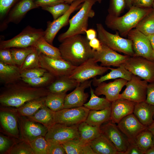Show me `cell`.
Listing matches in <instances>:
<instances>
[{"mask_svg": "<svg viewBox=\"0 0 154 154\" xmlns=\"http://www.w3.org/2000/svg\"><path fill=\"white\" fill-rule=\"evenodd\" d=\"M85 0H76L70 4L68 10L64 15L52 21L47 22L44 37L46 40L52 45L54 40L59 31L68 23L71 15L84 2Z\"/></svg>", "mask_w": 154, "mask_h": 154, "instance_id": "cell-14", "label": "cell"}, {"mask_svg": "<svg viewBox=\"0 0 154 154\" xmlns=\"http://www.w3.org/2000/svg\"><path fill=\"white\" fill-rule=\"evenodd\" d=\"M55 78L49 72H45L42 76L32 79L21 78L26 83L34 87H45L49 86L55 80Z\"/></svg>", "mask_w": 154, "mask_h": 154, "instance_id": "cell-38", "label": "cell"}, {"mask_svg": "<svg viewBox=\"0 0 154 154\" xmlns=\"http://www.w3.org/2000/svg\"><path fill=\"white\" fill-rule=\"evenodd\" d=\"M136 145L144 154L149 149L154 146L153 135L147 128L140 133L132 143Z\"/></svg>", "mask_w": 154, "mask_h": 154, "instance_id": "cell-36", "label": "cell"}, {"mask_svg": "<svg viewBox=\"0 0 154 154\" xmlns=\"http://www.w3.org/2000/svg\"><path fill=\"white\" fill-rule=\"evenodd\" d=\"M37 8L34 0H19L12 7L0 23L1 31L4 30L10 23L18 24L28 12Z\"/></svg>", "mask_w": 154, "mask_h": 154, "instance_id": "cell-16", "label": "cell"}, {"mask_svg": "<svg viewBox=\"0 0 154 154\" xmlns=\"http://www.w3.org/2000/svg\"><path fill=\"white\" fill-rule=\"evenodd\" d=\"M38 8H41L52 6L64 2L63 0H34Z\"/></svg>", "mask_w": 154, "mask_h": 154, "instance_id": "cell-50", "label": "cell"}, {"mask_svg": "<svg viewBox=\"0 0 154 154\" xmlns=\"http://www.w3.org/2000/svg\"><path fill=\"white\" fill-rule=\"evenodd\" d=\"M47 72L41 67L32 68L21 70V78H34L42 76Z\"/></svg>", "mask_w": 154, "mask_h": 154, "instance_id": "cell-46", "label": "cell"}, {"mask_svg": "<svg viewBox=\"0 0 154 154\" xmlns=\"http://www.w3.org/2000/svg\"><path fill=\"white\" fill-rule=\"evenodd\" d=\"M153 118L154 119V116H153Z\"/></svg>", "mask_w": 154, "mask_h": 154, "instance_id": "cell-63", "label": "cell"}, {"mask_svg": "<svg viewBox=\"0 0 154 154\" xmlns=\"http://www.w3.org/2000/svg\"><path fill=\"white\" fill-rule=\"evenodd\" d=\"M64 2L69 4H71L73 2L76 0H63ZM97 2H98L99 3H100L102 2V0H96Z\"/></svg>", "mask_w": 154, "mask_h": 154, "instance_id": "cell-61", "label": "cell"}, {"mask_svg": "<svg viewBox=\"0 0 154 154\" xmlns=\"http://www.w3.org/2000/svg\"><path fill=\"white\" fill-rule=\"evenodd\" d=\"M89 111L84 106L64 108L55 112V123L68 126L78 125L85 121Z\"/></svg>", "mask_w": 154, "mask_h": 154, "instance_id": "cell-13", "label": "cell"}, {"mask_svg": "<svg viewBox=\"0 0 154 154\" xmlns=\"http://www.w3.org/2000/svg\"><path fill=\"white\" fill-rule=\"evenodd\" d=\"M136 103L122 98L112 102L111 106L110 120L118 123L123 117L133 113Z\"/></svg>", "mask_w": 154, "mask_h": 154, "instance_id": "cell-22", "label": "cell"}, {"mask_svg": "<svg viewBox=\"0 0 154 154\" xmlns=\"http://www.w3.org/2000/svg\"><path fill=\"white\" fill-rule=\"evenodd\" d=\"M127 81L119 78L108 83L103 82L96 86L94 93L97 96L104 95L108 100L112 102L119 98L120 92Z\"/></svg>", "mask_w": 154, "mask_h": 154, "instance_id": "cell-21", "label": "cell"}, {"mask_svg": "<svg viewBox=\"0 0 154 154\" xmlns=\"http://www.w3.org/2000/svg\"><path fill=\"white\" fill-rule=\"evenodd\" d=\"M98 37L101 43L111 49L131 56L135 55L132 42L129 39L121 37L119 33H111L100 23L96 24Z\"/></svg>", "mask_w": 154, "mask_h": 154, "instance_id": "cell-5", "label": "cell"}, {"mask_svg": "<svg viewBox=\"0 0 154 154\" xmlns=\"http://www.w3.org/2000/svg\"><path fill=\"white\" fill-rule=\"evenodd\" d=\"M92 82V80L81 82L72 92L66 94L64 100V108L83 106L89 96L88 93L85 92V90L91 86Z\"/></svg>", "mask_w": 154, "mask_h": 154, "instance_id": "cell-20", "label": "cell"}, {"mask_svg": "<svg viewBox=\"0 0 154 154\" xmlns=\"http://www.w3.org/2000/svg\"><path fill=\"white\" fill-rule=\"evenodd\" d=\"M89 145L96 154H120L111 142L102 134Z\"/></svg>", "mask_w": 154, "mask_h": 154, "instance_id": "cell-27", "label": "cell"}, {"mask_svg": "<svg viewBox=\"0 0 154 154\" xmlns=\"http://www.w3.org/2000/svg\"><path fill=\"white\" fill-rule=\"evenodd\" d=\"M126 6L129 9L132 6L133 0H125Z\"/></svg>", "mask_w": 154, "mask_h": 154, "instance_id": "cell-59", "label": "cell"}, {"mask_svg": "<svg viewBox=\"0 0 154 154\" xmlns=\"http://www.w3.org/2000/svg\"><path fill=\"white\" fill-rule=\"evenodd\" d=\"M102 134L113 144L120 154H124L129 143L116 123L111 120L100 126Z\"/></svg>", "mask_w": 154, "mask_h": 154, "instance_id": "cell-18", "label": "cell"}, {"mask_svg": "<svg viewBox=\"0 0 154 154\" xmlns=\"http://www.w3.org/2000/svg\"><path fill=\"white\" fill-rule=\"evenodd\" d=\"M147 37L154 51V34L150 35Z\"/></svg>", "mask_w": 154, "mask_h": 154, "instance_id": "cell-58", "label": "cell"}, {"mask_svg": "<svg viewBox=\"0 0 154 154\" xmlns=\"http://www.w3.org/2000/svg\"><path fill=\"white\" fill-rule=\"evenodd\" d=\"M126 6L125 0H110L108 14L119 16Z\"/></svg>", "mask_w": 154, "mask_h": 154, "instance_id": "cell-45", "label": "cell"}, {"mask_svg": "<svg viewBox=\"0 0 154 154\" xmlns=\"http://www.w3.org/2000/svg\"><path fill=\"white\" fill-rule=\"evenodd\" d=\"M47 141L49 145L48 154H66L62 144L51 141Z\"/></svg>", "mask_w": 154, "mask_h": 154, "instance_id": "cell-49", "label": "cell"}, {"mask_svg": "<svg viewBox=\"0 0 154 154\" xmlns=\"http://www.w3.org/2000/svg\"><path fill=\"white\" fill-rule=\"evenodd\" d=\"M111 107L99 110H90L85 121L93 126H100L110 120Z\"/></svg>", "mask_w": 154, "mask_h": 154, "instance_id": "cell-31", "label": "cell"}, {"mask_svg": "<svg viewBox=\"0 0 154 154\" xmlns=\"http://www.w3.org/2000/svg\"><path fill=\"white\" fill-rule=\"evenodd\" d=\"M130 56L119 54L102 44V47L100 50H94L93 57L96 62H100L102 66L118 67L123 65Z\"/></svg>", "mask_w": 154, "mask_h": 154, "instance_id": "cell-17", "label": "cell"}, {"mask_svg": "<svg viewBox=\"0 0 154 154\" xmlns=\"http://www.w3.org/2000/svg\"><path fill=\"white\" fill-rule=\"evenodd\" d=\"M18 116L22 140L29 143L40 136L45 137L48 130L47 127L27 117Z\"/></svg>", "mask_w": 154, "mask_h": 154, "instance_id": "cell-12", "label": "cell"}, {"mask_svg": "<svg viewBox=\"0 0 154 154\" xmlns=\"http://www.w3.org/2000/svg\"><path fill=\"white\" fill-rule=\"evenodd\" d=\"M144 154H154V146L147 150Z\"/></svg>", "mask_w": 154, "mask_h": 154, "instance_id": "cell-60", "label": "cell"}, {"mask_svg": "<svg viewBox=\"0 0 154 154\" xmlns=\"http://www.w3.org/2000/svg\"><path fill=\"white\" fill-rule=\"evenodd\" d=\"M46 97H42L29 101L14 110L19 116H31L45 105Z\"/></svg>", "mask_w": 154, "mask_h": 154, "instance_id": "cell-32", "label": "cell"}, {"mask_svg": "<svg viewBox=\"0 0 154 154\" xmlns=\"http://www.w3.org/2000/svg\"><path fill=\"white\" fill-rule=\"evenodd\" d=\"M0 61L7 64L16 65L13 58L10 48L0 49Z\"/></svg>", "mask_w": 154, "mask_h": 154, "instance_id": "cell-48", "label": "cell"}, {"mask_svg": "<svg viewBox=\"0 0 154 154\" xmlns=\"http://www.w3.org/2000/svg\"><path fill=\"white\" fill-rule=\"evenodd\" d=\"M7 153L10 154H34L29 143L22 140L11 147Z\"/></svg>", "mask_w": 154, "mask_h": 154, "instance_id": "cell-44", "label": "cell"}, {"mask_svg": "<svg viewBox=\"0 0 154 154\" xmlns=\"http://www.w3.org/2000/svg\"><path fill=\"white\" fill-rule=\"evenodd\" d=\"M78 125L68 126L55 123L48 129L45 138L47 141L61 144L78 139L79 137Z\"/></svg>", "mask_w": 154, "mask_h": 154, "instance_id": "cell-11", "label": "cell"}, {"mask_svg": "<svg viewBox=\"0 0 154 154\" xmlns=\"http://www.w3.org/2000/svg\"><path fill=\"white\" fill-rule=\"evenodd\" d=\"M148 82L133 74L126 84L125 89L120 94L119 98L125 99L136 103L145 102Z\"/></svg>", "mask_w": 154, "mask_h": 154, "instance_id": "cell-9", "label": "cell"}, {"mask_svg": "<svg viewBox=\"0 0 154 154\" xmlns=\"http://www.w3.org/2000/svg\"><path fill=\"white\" fill-rule=\"evenodd\" d=\"M111 71L108 73L102 76L99 78H94L92 80L93 85L97 86L100 83L105 81L111 79H116L121 78L129 80L131 78L132 74L127 70L123 65L116 68L109 67Z\"/></svg>", "mask_w": 154, "mask_h": 154, "instance_id": "cell-29", "label": "cell"}, {"mask_svg": "<svg viewBox=\"0 0 154 154\" xmlns=\"http://www.w3.org/2000/svg\"><path fill=\"white\" fill-rule=\"evenodd\" d=\"M3 109L0 112V121L2 127L10 135L19 137L18 116L14 110Z\"/></svg>", "mask_w": 154, "mask_h": 154, "instance_id": "cell-23", "label": "cell"}, {"mask_svg": "<svg viewBox=\"0 0 154 154\" xmlns=\"http://www.w3.org/2000/svg\"><path fill=\"white\" fill-rule=\"evenodd\" d=\"M127 36L132 42L135 55L154 61V51L147 36L135 28L129 32Z\"/></svg>", "mask_w": 154, "mask_h": 154, "instance_id": "cell-15", "label": "cell"}, {"mask_svg": "<svg viewBox=\"0 0 154 154\" xmlns=\"http://www.w3.org/2000/svg\"><path fill=\"white\" fill-rule=\"evenodd\" d=\"M152 7H153V12L154 13V1L153 3Z\"/></svg>", "mask_w": 154, "mask_h": 154, "instance_id": "cell-62", "label": "cell"}, {"mask_svg": "<svg viewBox=\"0 0 154 154\" xmlns=\"http://www.w3.org/2000/svg\"><path fill=\"white\" fill-rule=\"evenodd\" d=\"M145 102L154 106V81L148 84Z\"/></svg>", "mask_w": 154, "mask_h": 154, "instance_id": "cell-51", "label": "cell"}, {"mask_svg": "<svg viewBox=\"0 0 154 154\" xmlns=\"http://www.w3.org/2000/svg\"><path fill=\"white\" fill-rule=\"evenodd\" d=\"M154 0H133L132 6L143 8H149L152 6Z\"/></svg>", "mask_w": 154, "mask_h": 154, "instance_id": "cell-53", "label": "cell"}, {"mask_svg": "<svg viewBox=\"0 0 154 154\" xmlns=\"http://www.w3.org/2000/svg\"><path fill=\"white\" fill-rule=\"evenodd\" d=\"M135 28L147 36L154 34V13L153 11L141 20Z\"/></svg>", "mask_w": 154, "mask_h": 154, "instance_id": "cell-39", "label": "cell"}, {"mask_svg": "<svg viewBox=\"0 0 154 154\" xmlns=\"http://www.w3.org/2000/svg\"><path fill=\"white\" fill-rule=\"evenodd\" d=\"M123 65L133 74L148 83L154 81V61L134 55L130 56Z\"/></svg>", "mask_w": 154, "mask_h": 154, "instance_id": "cell-7", "label": "cell"}, {"mask_svg": "<svg viewBox=\"0 0 154 154\" xmlns=\"http://www.w3.org/2000/svg\"><path fill=\"white\" fill-rule=\"evenodd\" d=\"M62 144L66 154H96L89 145H82L77 139Z\"/></svg>", "mask_w": 154, "mask_h": 154, "instance_id": "cell-34", "label": "cell"}, {"mask_svg": "<svg viewBox=\"0 0 154 154\" xmlns=\"http://www.w3.org/2000/svg\"><path fill=\"white\" fill-rule=\"evenodd\" d=\"M32 46L46 56L54 58L62 59L59 49L48 42L44 36L40 38Z\"/></svg>", "mask_w": 154, "mask_h": 154, "instance_id": "cell-33", "label": "cell"}, {"mask_svg": "<svg viewBox=\"0 0 154 154\" xmlns=\"http://www.w3.org/2000/svg\"><path fill=\"white\" fill-rule=\"evenodd\" d=\"M89 44L92 49L94 50H98L102 47V44L100 40L96 38L89 41Z\"/></svg>", "mask_w": 154, "mask_h": 154, "instance_id": "cell-55", "label": "cell"}, {"mask_svg": "<svg viewBox=\"0 0 154 154\" xmlns=\"http://www.w3.org/2000/svg\"><path fill=\"white\" fill-rule=\"evenodd\" d=\"M21 71L17 65L7 64L0 61V79L5 85L20 80Z\"/></svg>", "mask_w": 154, "mask_h": 154, "instance_id": "cell-26", "label": "cell"}, {"mask_svg": "<svg viewBox=\"0 0 154 154\" xmlns=\"http://www.w3.org/2000/svg\"><path fill=\"white\" fill-rule=\"evenodd\" d=\"M96 2V0H85L78 11L69 19L68 30L58 36L59 41L61 42L69 37L86 33L89 19L93 18L95 15L92 7Z\"/></svg>", "mask_w": 154, "mask_h": 154, "instance_id": "cell-4", "label": "cell"}, {"mask_svg": "<svg viewBox=\"0 0 154 154\" xmlns=\"http://www.w3.org/2000/svg\"><path fill=\"white\" fill-rule=\"evenodd\" d=\"M66 93H56L49 92L46 96L45 105L56 112L64 108Z\"/></svg>", "mask_w": 154, "mask_h": 154, "instance_id": "cell-37", "label": "cell"}, {"mask_svg": "<svg viewBox=\"0 0 154 154\" xmlns=\"http://www.w3.org/2000/svg\"><path fill=\"white\" fill-rule=\"evenodd\" d=\"M39 62L41 67L56 78L68 76L76 66L63 59L50 57L42 53Z\"/></svg>", "mask_w": 154, "mask_h": 154, "instance_id": "cell-10", "label": "cell"}, {"mask_svg": "<svg viewBox=\"0 0 154 154\" xmlns=\"http://www.w3.org/2000/svg\"><path fill=\"white\" fill-rule=\"evenodd\" d=\"M29 143L34 154H48L49 144L44 137H38Z\"/></svg>", "mask_w": 154, "mask_h": 154, "instance_id": "cell-42", "label": "cell"}, {"mask_svg": "<svg viewBox=\"0 0 154 154\" xmlns=\"http://www.w3.org/2000/svg\"><path fill=\"white\" fill-rule=\"evenodd\" d=\"M70 7V4L64 2L41 8L50 13L52 16L53 20H55L64 14Z\"/></svg>", "mask_w": 154, "mask_h": 154, "instance_id": "cell-43", "label": "cell"}, {"mask_svg": "<svg viewBox=\"0 0 154 154\" xmlns=\"http://www.w3.org/2000/svg\"><path fill=\"white\" fill-rule=\"evenodd\" d=\"M55 113L44 105L33 115L27 117L42 124L48 129L55 123Z\"/></svg>", "mask_w": 154, "mask_h": 154, "instance_id": "cell-30", "label": "cell"}, {"mask_svg": "<svg viewBox=\"0 0 154 154\" xmlns=\"http://www.w3.org/2000/svg\"><path fill=\"white\" fill-rule=\"evenodd\" d=\"M90 98L83 106L89 110H99L111 107L112 102L106 98H100L96 95L94 90L90 86Z\"/></svg>", "mask_w": 154, "mask_h": 154, "instance_id": "cell-35", "label": "cell"}, {"mask_svg": "<svg viewBox=\"0 0 154 154\" xmlns=\"http://www.w3.org/2000/svg\"><path fill=\"white\" fill-rule=\"evenodd\" d=\"M59 49L62 58L78 66L93 57L94 50L90 46L86 37L77 35L63 40Z\"/></svg>", "mask_w": 154, "mask_h": 154, "instance_id": "cell-2", "label": "cell"}, {"mask_svg": "<svg viewBox=\"0 0 154 154\" xmlns=\"http://www.w3.org/2000/svg\"><path fill=\"white\" fill-rule=\"evenodd\" d=\"M153 11L149 8H143L132 6L125 14L116 16L108 14L105 23L107 27L117 31L121 36H126L129 32L135 28L139 22Z\"/></svg>", "mask_w": 154, "mask_h": 154, "instance_id": "cell-3", "label": "cell"}, {"mask_svg": "<svg viewBox=\"0 0 154 154\" xmlns=\"http://www.w3.org/2000/svg\"><path fill=\"white\" fill-rule=\"evenodd\" d=\"M44 35V31L42 29H37L28 25L11 38L1 40L0 49L32 46Z\"/></svg>", "mask_w": 154, "mask_h": 154, "instance_id": "cell-6", "label": "cell"}, {"mask_svg": "<svg viewBox=\"0 0 154 154\" xmlns=\"http://www.w3.org/2000/svg\"><path fill=\"white\" fill-rule=\"evenodd\" d=\"M41 53L34 47L33 51L27 56L20 67L21 70L32 68L40 67L39 59Z\"/></svg>", "mask_w": 154, "mask_h": 154, "instance_id": "cell-41", "label": "cell"}, {"mask_svg": "<svg viewBox=\"0 0 154 154\" xmlns=\"http://www.w3.org/2000/svg\"><path fill=\"white\" fill-rule=\"evenodd\" d=\"M133 113L143 125L147 127L154 120V106L145 101L136 103Z\"/></svg>", "mask_w": 154, "mask_h": 154, "instance_id": "cell-24", "label": "cell"}, {"mask_svg": "<svg viewBox=\"0 0 154 154\" xmlns=\"http://www.w3.org/2000/svg\"><path fill=\"white\" fill-rule=\"evenodd\" d=\"M57 78L47 88L50 92L66 93L67 92L75 88L80 83L76 80L69 78L66 76Z\"/></svg>", "mask_w": 154, "mask_h": 154, "instance_id": "cell-28", "label": "cell"}, {"mask_svg": "<svg viewBox=\"0 0 154 154\" xmlns=\"http://www.w3.org/2000/svg\"><path fill=\"white\" fill-rule=\"evenodd\" d=\"M86 38L89 41L96 38V32L93 29H87L86 32Z\"/></svg>", "mask_w": 154, "mask_h": 154, "instance_id": "cell-56", "label": "cell"}, {"mask_svg": "<svg viewBox=\"0 0 154 154\" xmlns=\"http://www.w3.org/2000/svg\"><path fill=\"white\" fill-rule=\"evenodd\" d=\"M33 46L10 48L13 58L16 65L20 68L27 57L33 51Z\"/></svg>", "mask_w": 154, "mask_h": 154, "instance_id": "cell-40", "label": "cell"}, {"mask_svg": "<svg viewBox=\"0 0 154 154\" xmlns=\"http://www.w3.org/2000/svg\"><path fill=\"white\" fill-rule=\"evenodd\" d=\"M11 142L8 137L1 134L0 136V152L1 153L7 151L10 148Z\"/></svg>", "mask_w": 154, "mask_h": 154, "instance_id": "cell-52", "label": "cell"}, {"mask_svg": "<svg viewBox=\"0 0 154 154\" xmlns=\"http://www.w3.org/2000/svg\"><path fill=\"white\" fill-rule=\"evenodd\" d=\"M19 0H0V19L5 18L12 7Z\"/></svg>", "mask_w": 154, "mask_h": 154, "instance_id": "cell-47", "label": "cell"}, {"mask_svg": "<svg viewBox=\"0 0 154 154\" xmlns=\"http://www.w3.org/2000/svg\"><path fill=\"white\" fill-rule=\"evenodd\" d=\"M117 125L129 143H133L136 137L147 127L143 125L133 113L122 118Z\"/></svg>", "mask_w": 154, "mask_h": 154, "instance_id": "cell-19", "label": "cell"}, {"mask_svg": "<svg viewBox=\"0 0 154 154\" xmlns=\"http://www.w3.org/2000/svg\"><path fill=\"white\" fill-rule=\"evenodd\" d=\"M78 130L79 137L77 140L84 145H89L91 141L102 134L100 126H92L85 121L78 125Z\"/></svg>", "mask_w": 154, "mask_h": 154, "instance_id": "cell-25", "label": "cell"}, {"mask_svg": "<svg viewBox=\"0 0 154 154\" xmlns=\"http://www.w3.org/2000/svg\"><path fill=\"white\" fill-rule=\"evenodd\" d=\"M124 154H144V153L135 144L129 143L127 149Z\"/></svg>", "mask_w": 154, "mask_h": 154, "instance_id": "cell-54", "label": "cell"}, {"mask_svg": "<svg viewBox=\"0 0 154 154\" xmlns=\"http://www.w3.org/2000/svg\"><path fill=\"white\" fill-rule=\"evenodd\" d=\"M147 129L153 135L154 142V120L152 123L147 127Z\"/></svg>", "mask_w": 154, "mask_h": 154, "instance_id": "cell-57", "label": "cell"}, {"mask_svg": "<svg viewBox=\"0 0 154 154\" xmlns=\"http://www.w3.org/2000/svg\"><path fill=\"white\" fill-rule=\"evenodd\" d=\"M97 63L93 57L90 58L76 66L66 76L81 83L97 76L103 75L109 70V67L99 65Z\"/></svg>", "mask_w": 154, "mask_h": 154, "instance_id": "cell-8", "label": "cell"}, {"mask_svg": "<svg viewBox=\"0 0 154 154\" xmlns=\"http://www.w3.org/2000/svg\"><path fill=\"white\" fill-rule=\"evenodd\" d=\"M5 86L0 95V103L5 107L18 108L29 101L46 96L50 92L48 88L33 87L21 79Z\"/></svg>", "mask_w": 154, "mask_h": 154, "instance_id": "cell-1", "label": "cell"}]
</instances>
